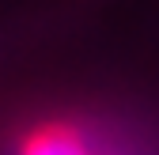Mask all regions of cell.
I'll return each instance as SVG.
<instances>
[{"label":"cell","mask_w":159,"mask_h":155,"mask_svg":"<svg viewBox=\"0 0 159 155\" xmlns=\"http://www.w3.org/2000/svg\"><path fill=\"white\" fill-rule=\"evenodd\" d=\"M11 155H114V151L91 125L53 113V117H34L19 129Z\"/></svg>","instance_id":"cell-1"}]
</instances>
